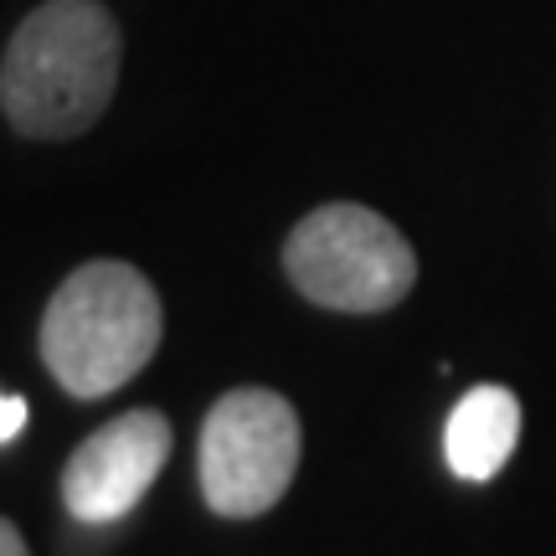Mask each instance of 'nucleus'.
I'll list each match as a JSON object with an SVG mask.
<instances>
[{
    "label": "nucleus",
    "instance_id": "7ed1b4c3",
    "mask_svg": "<svg viewBox=\"0 0 556 556\" xmlns=\"http://www.w3.org/2000/svg\"><path fill=\"white\" fill-rule=\"evenodd\" d=\"M283 274L299 294L336 315H387L417 283V253L392 222L361 201H325L294 222Z\"/></svg>",
    "mask_w": 556,
    "mask_h": 556
},
{
    "label": "nucleus",
    "instance_id": "0eeeda50",
    "mask_svg": "<svg viewBox=\"0 0 556 556\" xmlns=\"http://www.w3.org/2000/svg\"><path fill=\"white\" fill-rule=\"evenodd\" d=\"M21 428H26V402L11 397V392H0V443H11Z\"/></svg>",
    "mask_w": 556,
    "mask_h": 556
},
{
    "label": "nucleus",
    "instance_id": "39448f33",
    "mask_svg": "<svg viewBox=\"0 0 556 556\" xmlns=\"http://www.w3.org/2000/svg\"><path fill=\"white\" fill-rule=\"evenodd\" d=\"M170 458V422L155 407H135V413L103 422L99 433H88L73 448L67 469H62V505L67 516L83 526H114L150 495Z\"/></svg>",
    "mask_w": 556,
    "mask_h": 556
},
{
    "label": "nucleus",
    "instance_id": "6e6552de",
    "mask_svg": "<svg viewBox=\"0 0 556 556\" xmlns=\"http://www.w3.org/2000/svg\"><path fill=\"white\" fill-rule=\"evenodd\" d=\"M0 556H31V552H26V536H21L5 516H0Z\"/></svg>",
    "mask_w": 556,
    "mask_h": 556
},
{
    "label": "nucleus",
    "instance_id": "f03ea898",
    "mask_svg": "<svg viewBox=\"0 0 556 556\" xmlns=\"http://www.w3.org/2000/svg\"><path fill=\"white\" fill-rule=\"evenodd\" d=\"M165 309L135 263L93 258L73 268L47 299L41 361L67 397L99 402L135 381L160 351Z\"/></svg>",
    "mask_w": 556,
    "mask_h": 556
},
{
    "label": "nucleus",
    "instance_id": "423d86ee",
    "mask_svg": "<svg viewBox=\"0 0 556 556\" xmlns=\"http://www.w3.org/2000/svg\"><path fill=\"white\" fill-rule=\"evenodd\" d=\"M520 443V402L510 387H469L448 413L443 428V454L448 469L469 484L495 479Z\"/></svg>",
    "mask_w": 556,
    "mask_h": 556
},
{
    "label": "nucleus",
    "instance_id": "20e7f679",
    "mask_svg": "<svg viewBox=\"0 0 556 556\" xmlns=\"http://www.w3.org/2000/svg\"><path fill=\"white\" fill-rule=\"evenodd\" d=\"M299 413L268 387H238L212 402L201 422V495L222 520L268 516L299 475Z\"/></svg>",
    "mask_w": 556,
    "mask_h": 556
},
{
    "label": "nucleus",
    "instance_id": "f257e3e1",
    "mask_svg": "<svg viewBox=\"0 0 556 556\" xmlns=\"http://www.w3.org/2000/svg\"><path fill=\"white\" fill-rule=\"evenodd\" d=\"M124 31L99 0H41L0 62V114L26 139H78L114 103Z\"/></svg>",
    "mask_w": 556,
    "mask_h": 556
}]
</instances>
